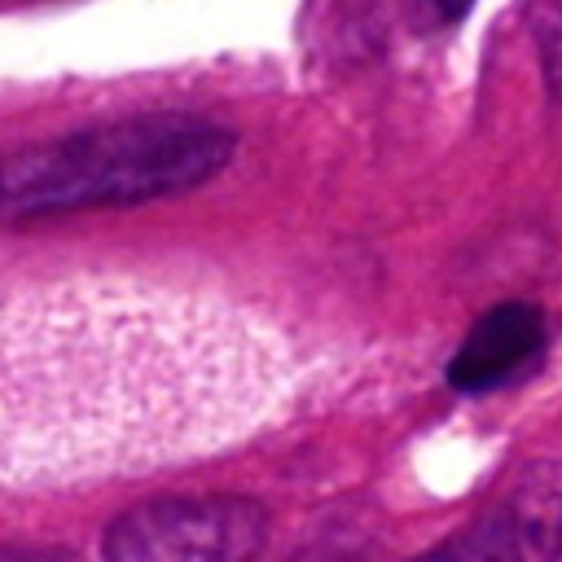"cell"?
<instances>
[{
	"label": "cell",
	"instance_id": "obj_1",
	"mask_svg": "<svg viewBox=\"0 0 562 562\" xmlns=\"http://www.w3.org/2000/svg\"><path fill=\"white\" fill-rule=\"evenodd\" d=\"M255 334L154 290L61 285L9 307L4 470L79 479L215 443L263 395Z\"/></svg>",
	"mask_w": 562,
	"mask_h": 562
},
{
	"label": "cell",
	"instance_id": "obj_2",
	"mask_svg": "<svg viewBox=\"0 0 562 562\" xmlns=\"http://www.w3.org/2000/svg\"><path fill=\"white\" fill-rule=\"evenodd\" d=\"M233 154V132L189 114H145L26 145L4 162L9 220L149 202L198 189Z\"/></svg>",
	"mask_w": 562,
	"mask_h": 562
},
{
	"label": "cell",
	"instance_id": "obj_8",
	"mask_svg": "<svg viewBox=\"0 0 562 562\" xmlns=\"http://www.w3.org/2000/svg\"><path fill=\"white\" fill-rule=\"evenodd\" d=\"M465 4H470V0H435V9H439L443 18H457V13L465 9Z\"/></svg>",
	"mask_w": 562,
	"mask_h": 562
},
{
	"label": "cell",
	"instance_id": "obj_3",
	"mask_svg": "<svg viewBox=\"0 0 562 562\" xmlns=\"http://www.w3.org/2000/svg\"><path fill=\"white\" fill-rule=\"evenodd\" d=\"M268 514L246 496H154L123 509L105 536V562H255Z\"/></svg>",
	"mask_w": 562,
	"mask_h": 562
},
{
	"label": "cell",
	"instance_id": "obj_4",
	"mask_svg": "<svg viewBox=\"0 0 562 562\" xmlns=\"http://www.w3.org/2000/svg\"><path fill=\"white\" fill-rule=\"evenodd\" d=\"M562 549V470L531 465L514 492L413 562H553Z\"/></svg>",
	"mask_w": 562,
	"mask_h": 562
},
{
	"label": "cell",
	"instance_id": "obj_7",
	"mask_svg": "<svg viewBox=\"0 0 562 562\" xmlns=\"http://www.w3.org/2000/svg\"><path fill=\"white\" fill-rule=\"evenodd\" d=\"M4 562H75L66 553H40V549H9Z\"/></svg>",
	"mask_w": 562,
	"mask_h": 562
},
{
	"label": "cell",
	"instance_id": "obj_6",
	"mask_svg": "<svg viewBox=\"0 0 562 562\" xmlns=\"http://www.w3.org/2000/svg\"><path fill=\"white\" fill-rule=\"evenodd\" d=\"M536 40L544 53L549 88L562 101V0H536Z\"/></svg>",
	"mask_w": 562,
	"mask_h": 562
},
{
	"label": "cell",
	"instance_id": "obj_5",
	"mask_svg": "<svg viewBox=\"0 0 562 562\" xmlns=\"http://www.w3.org/2000/svg\"><path fill=\"white\" fill-rule=\"evenodd\" d=\"M544 342H549V325L536 303H527V299L496 303L470 325V334L452 351L448 386L461 395L496 391V386L531 373V364L544 356Z\"/></svg>",
	"mask_w": 562,
	"mask_h": 562
}]
</instances>
